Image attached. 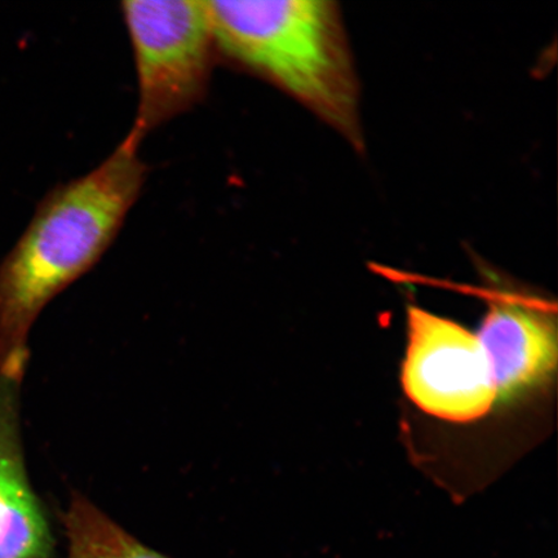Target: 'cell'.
Masks as SVG:
<instances>
[{"instance_id": "cell-1", "label": "cell", "mask_w": 558, "mask_h": 558, "mask_svg": "<svg viewBox=\"0 0 558 558\" xmlns=\"http://www.w3.org/2000/svg\"><path fill=\"white\" fill-rule=\"evenodd\" d=\"M125 136L83 177L46 195L29 227L0 265V373L19 381L27 335L51 300L107 253L143 191L148 167Z\"/></svg>"}, {"instance_id": "cell-2", "label": "cell", "mask_w": 558, "mask_h": 558, "mask_svg": "<svg viewBox=\"0 0 558 558\" xmlns=\"http://www.w3.org/2000/svg\"><path fill=\"white\" fill-rule=\"evenodd\" d=\"M220 58L281 89L364 149L360 83L339 4L209 0Z\"/></svg>"}, {"instance_id": "cell-3", "label": "cell", "mask_w": 558, "mask_h": 558, "mask_svg": "<svg viewBox=\"0 0 558 558\" xmlns=\"http://www.w3.org/2000/svg\"><path fill=\"white\" fill-rule=\"evenodd\" d=\"M134 51L138 102L128 137L142 145L205 99L218 50L207 0L122 3Z\"/></svg>"}, {"instance_id": "cell-4", "label": "cell", "mask_w": 558, "mask_h": 558, "mask_svg": "<svg viewBox=\"0 0 558 558\" xmlns=\"http://www.w3.org/2000/svg\"><path fill=\"white\" fill-rule=\"evenodd\" d=\"M408 331L402 384L410 400L445 421L484 416L497 392L477 335L416 306L409 310Z\"/></svg>"}, {"instance_id": "cell-5", "label": "cell", "mask_w": 558, "mask_h": 558, "mask_svg": "<svg viewBox=\"0 0 558 558\" xmlns=\"http://www.w3.org/2000/svg\"><path fill=\"white\" fill-rule=\"evenodd\" d=\"M497 400H514L547 383L557 364L555 318L547 306L519 295L493 299L477 333Z\"/></svg>"}, {"instance_id": "cell-6", "label": "cell", "mask_w": 558, "mask_h": 558, "mask_svg": "<svg viewBox=\"0 0 558 558\" xmlns=\"http://www.w3.org/2000/svg\"><path fill=\"white\" fill-rule=\"evenodd\" d=\"M51 534L16 456H0V558H46Z\"/></svg>"}, {"instance_id": "cell-7", "label": "cell", "mask_w": 558, "mask_h": 558, "mask_svg": "<svg viewBox=\"0 0 558 558\" xmlns=\"http://www.w3.org/2000/svg\"><path fill=\"white\" fill-rule=\"evenodd\" d=\"M64 522L68 558H167L144 546L80 495L70 501Z\"/></svg>"}]
</instances>
